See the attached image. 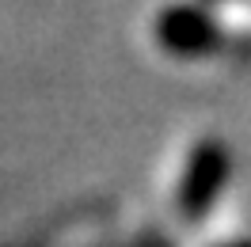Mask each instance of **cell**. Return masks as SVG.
I'll use <instances>...</instances> for the list:
<instances>
[{"mask_svg": "<svg viewBox=\"0 0 251 247\" xmlns=\"http://www.w3.org/2000/svg\"><path fill=\"white\" fill-rule=\"evenodd\" d=\"M228 171H232V160H228V148L221 141H198L194 152H190L187 168H183V183H179V213L187 221H202L209 213V205L217 201V194L228 183Z\"/></svg>", "mask_w": 251, "mask_h": 247, "instance_id": "obj_1", "label": "cell"}, {"mask_svg": "<svg viewBox=\"0 0 251 247\" xmlns=\"http://www.w3.org/2000/svg\"><path fill=\"white\" fill-rule=\"evenodd\" d=\"M156 42L175 57H205L221 46V27L202 4H172L156 16Z\"/></svg>", "mask_w": 251, "mask_h": 247, "instance_id": "obj_2", "label": "cell"}, {"mask_svg": "<svg viewBox=\"0 0 251 247\" xmlns=\"http://www.w3.org/2000/svg\"><path fill=\"white\" fill-rule=\"evenodd\" d=\"M225 247H251V240H236V244H225Z\"/></svg>", "mask_w": 251, "mask_h": 247, "instance_id": "obj_3", "label": "cell"}]
</instances>
